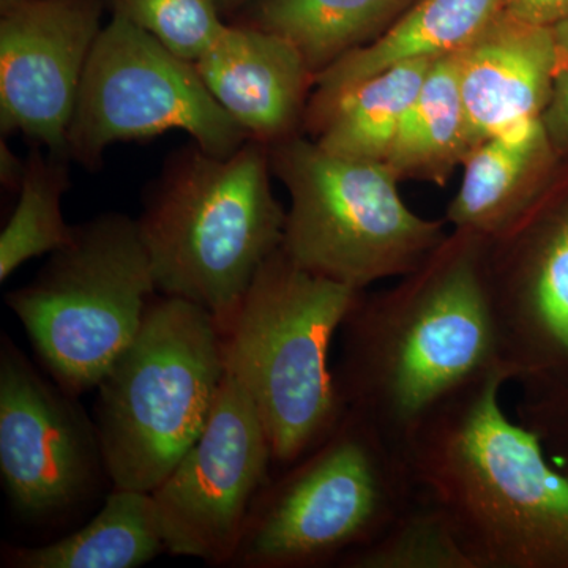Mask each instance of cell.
<instances>
[{
	"label": "cell",
	"instance_id": "6",
	"mask_svg": "<svg viewBox=\"0 0 568 568\" xmlns=\"http://www.w3.org/2000/svg\"><path fill=\"white\" fill-rule=\"evenodd\" d=\"M257 497L234 559L313 567L379 536L416 497L402 447L346 409L320 446Z\"/></svg>",
	"mask_w": 568,
	"mask_h": 568
},
{
	"label": "cell",
	"instance_id": "13",
	"mask_svg": "<svg viewBox=\"0 0 568 568\" xmlns=\"http://www.w3.org/2000/svg\"><path fill=\"white\" fill-rule=\"evenodd\" d=\"M487 274L503 358L518 383H568V197L499 237Z\"/></svg>",
	"mask_w": 568,
	"mask_h": 568
},
{
	"label": "cell",
	"instance_id": "10",
	"mask_svg": "<svg viewBox=\"0 0 568 568\" xmlns=\"http://www.w3.org/2000/svg\"><path fill=\"white\" fill-rule=\"evenodd\" d=\"M272 462L263 418L226 373L203 435L152 491L166 551L233 560Z\"/></svg>",
	"mask_w": 568,
	"mask_h": 568
},
{
	"label": "cell",
	"instance_id": "29",
	"mask_svg": "<svg viewBox=\"0 0 568 568\" xmlns=\"http://www.w3.org/2000/svg\"><path fill=\"white\" fill-rule=\"evenodd\" d=\"M216 2H219L220 10H231L242 6V3L248 2V0H216Z\"/></svg>",
	"mask_w": 568,
	"mask_h": 568
},
{
	"label": "cell",
	"instance_id": "1",
	"mask_svg": "<svg viewBox=\"0 0 568 568\" xmlns=\"http://www.w3.org/2000/svg\"><path fill=\"white\" fill-rule=\"evenodd\" d=\"M499 364L433 407L402 444L416 495L474 568H568V474L503 407Z\"/></svg>",
	"mask_w": 568,
	"mask_h": 568
},
{
	"label": "cell",
	"instance_id": "21",
	"mask_svg": "<svg viewBox=\"0 0 568 568\" xmlns=\"http://www.w3.org/2000/svg\"><path fill=\"white\" fill-rule=\"evenodd\" d=\"M413 3L414 0H261L253 26L290 40L316 77L383 36Z\"/></svg>",
	"mask_w": 568,
	"mask_h": 568
},
{
	"label": "cell",
	"instance_id": "26",
	"mask_svg": "<svg viewBox=\"0 0 568 568\" xmlns=\"http://www.w3.org/2000/svg\"><path fill=\"white\" fill-rule=\"evenodd\" d=\"M556 43V71L544 114L545 129L558 152H568V20L551 26Z\"/></svg>",
	"mask_w": 568,
	"mask_h": 568
},
{
	"label": "cell",
	"instance_id": "16",
	"mask_svg": "<svg viewBox=\"0 0 568 568\" xmlns=\"http://www.w3.org/2000/svg\"><path fill=\"white\" fill-rule=\"evenodd\" d=\"M558 149L544 119L519 123L488 138L463 162V181L447 209L455 231L493 241L538 205Z\"/></svg>",
	"mask_w": 568,
	"mask_h": 568
},
{
	"label": "cell",
	"instance_id": "19",
	"mask_svg": "<svg viewBox=\"0 0 568 568\" xmlns=\"http://www.w3.org/2000/svg\"><path fill=\"white\" fill-rule=\"evenodd\" d=\"M433 61L396 63L339 95L313 123L317 144L343 159L387 163Z\"/></svg>",
	"mask_w": 568,
	"mask_h": 568
},
{
	"label": "cell",
	"instance_id": "3",
	"mask_svg": "<svg viewBox=\"0 0 568 568\" xmlns=\"http://www.w3.org/2000/svg\"><path fill=\"white\" fill-rule=\"evenodd\" d=\"M271 171L265 142L226 156L194 145L171 159L138 220L156 291L203 306L222 331L283 244Z\"/></svg>",
	"mask_w": 568,
	"mask_h": 568
},
{
	"label": "cell",
	"instance_id": "8",
	"mask_svg": "<svg viewBox=\"0 0 568 568\" xmlns=\"http://www.w3.org/2000/svg\"><path fill=\"white\" fill-rule=\"evenodd\" d=\"M28 286L6 297L55 383L80 395L99 387L140 334L156 293L140 223L99 216L74 227Z\"/></svg>",
	"mask_w": 568,
	"mask_h": 568
},
{
	"label": "cell",
	"instance_id": "27",
	"mask_svg": "<svg viewBox=\"0 0 568 568\" xmlns=\"http://www.w3.org/2000/svg\"><path fill=\"white\" fill-rule=\"evenodd\" d=\"M504 13L538 26L568 20V0H503Z\"/></svg>",
	"mask_w": 568,
	"mask_h": 568
},
{
	"label": "cell",
	"instance_id": "14",
	"mask_svg": "<svg viewBox=\"0 0 568 568\" xmlns=\"http://www.w3.org/2000/svg\"><path fill=\"white\" fill-rule=\"evenodd\" d=\"M454 54L474 148L511 126L544 118L556 71L551 26L530 24L499 11Z\"/></svg>",
	"mask_w": 568,
	"mask_h": 568
},
{
	"label": "cell",
	"instance_id": "12",
	"mask_svg": "<svg viewBox=\"0 0 568 568\" xmlns=\"http://www.w3.org/2000/svg\"><path fill=\"white\" fill-rule=\"evenodd\" d=\"M102 0H20L0 18V126L65 155Z\"/></svg>",
	"mask_w": 568,
	"mask_h": 568
},
{
	"label": "cell",
	"instance_id": "24",
	"mask_svg": "<svg viewBox=\"0 0 568 568\" xmlns=\"http://www.w3.org/2000/svg\"><path fill=\"white\" fill-rule=\"evenodd\" d=\"M179 58L196 62L224 31L216 0H108Z\"/></svg>",
	"mask_w": 568,
	"mask_h": 568
},
{
	"label": "cell",
	"instance_id": "7",
	"mask_svg": "<svg viewBox=\"0 0 568 568\" xmlns=\"http://www.w3.org/2000/svg\"><path fill=\"white\" fill-rule=\"evenodd\" d=\"M286 185L283 252L298 267L357 291L416 271L447 239L444 222L407 207L386 163L343 159L290 136L268 144Z\"/></svg>",
	"mask_w": 568,
	"mask_h": 568
},
{
	"label": "cell",
	"instance_id": "17",
	"mask_svg": "<svg viewBox=\"0 0 568 568\" xmlns=\"http://www.w3.org/2000/svg\"><path fill=\"white\" fill-rule=\"evenodd\" d=\"M500 9L503 0H414L383 36L316 74L308 122L313 125L339 95L388 67L462 50Z\"/></svg>",
	"mask_w": 568,
	"mask_h": 568
},
{
	"label": "cell",
	"instance_id": "22",
	"mask_svg": "<svg viewBox=\"0 0 568 568\" xmlns=\"http://www.w3.org/2000/svg\"><path fill=\"white\" fill-rule=\"evenodd\" d=\"M69 171L58 155L44 159L31 152L20 185V200L0 234V280L41 254L69 245L74 227L62 215V196L69 189Z\"/></svg>",
	"mask_w": 568,
	"mask_h": 568
},
{
	"label": "cell",
	"instance_id": "5",
	"mask_svg": "<svg viewBox=\"0 0 568 568\" xmlns=\"http://www.w3.org/2000/svg\"><path fill=\"white\" fill-rule=\"evenodd\" d=\"M226 362L223 332L203 306L153 298L140 334L99 384L104 470L114 488L152 493L203 435Z\"/></svg>",
	"mask_w": 568,
	"mask_h": 568
},
{
	"label": "cell",
	"instance_id": "25",
	"mask_svg": "<svg viewBox=\"0 0 568 568\" xmlns=\"http://www.w3.org/2000/svg\"><path fill=\"white\" fill-rule=\"evenodd\" d=\"M517 405L518 422L532 429L548 457L568 474V383H523Z\"/></svg>",
	"mask_w": 568,
	"mask_h": 568
},
{
	"label": "cell",
	"instance_id": "28",
	"mask_svg": "<svg viewBox=\"0 0 568 568\" xmlns=\"http://www.w3.org/2000/svg\"><path fill=\"white\" fill-rule=\"evenodd\" d=\"M0 160H2V182L6 183L7 186H17L20 189L22 175H24L26 163H22L21 160H18L14 156V153L7 148L6 142H2V149H0Z\"/></svg>",
	"mask_w": 568,
	"mask_h": 568
},
{
	"label": "cell",
	"instance_id": "2",
	"mask_svg": "<svg viewBox=\"0 0 568 568\" xmlns=\"http://www.w3.org/2000/svg\"><path fill=\"white\" fill-rule=\"evenodd\" d=\"M488 241L455 231L386 293L364 291L342 325L336 386L354 410L402 447L422 418L499 364Z\"/></svg>",
	"mask_w": 568,
	"mask_h": 568
},
{
	"label": "cell",
	"instance_id": "20",
	"mask_svg": "<svg viewBox=\"0 0 568 568\" xmlns=\"http://www.w3.org/2000/svg\"><path fill=\"white\" fill-rule=\"evenodd\" d=\"M473 149L452 52L429 67L386 164L399 181L416 179L444 185Z\"/></svg>",
	"mask_w": 568,
	"mask_h": 568
},
{
	"label": "cell",
	"instance_id": "9",
	"mask_svg": "<svg viewBox=\"0 0 568 568\" xmlns=\"http://www.w3.org/2000/svg\"><path fill=\"white\" fill-rule=\"evenodd\" d=\"M173 130L189 133L203 151L219 156L252 140L216 103L193 62L112 14L85 65L67 155L93 166L114 142Z\"/></svg>",
	"mask_w": 568,
	"mask_h": 568
},
{
	"label": "cell",
	"instance_id": "11",
	"mask_svg": "<svg viewBox=\"0 0 568 568\" xmlns=\"http://www.w3.org/2000/svg\"><path fill=\"white\" fill-rule=\"evenodd\" d=\"M61 386H52L7 336L0 349V476L29 519L65 514L104 467L99 433Z\"/></svg>",
	"mask_w": 568,
	"mask_h": 568
},
{
	"label": "cell",
	"instance_id": "30",
	"mask_svg": "<svg viewBox=\"0 0 568 568\" xmlns=\"http://www.w3.org/2000/svg\"><path fill=\"white\" fill-rule=\"evenodd\" d=\"M17 2H20V0H0V11L10 9Z\"/></svg>",
	"mask_w": 568,
	"mask_h": 568
},
{
	"label": "cell",
	"instance_id": "23",
	"mask_svg": "<svg viewBox=\"0 0 568 568\" xmlns=\"http://www.w3.org/2000/svg\"><path fill=\"white\" fill-rule=\"evenodd\" d=\"M339 562L346 568H474L440 515L417 495L379 536Z\"/></svg>",
	"mask_w": 568,
	"mask_h": 568
},
{
	"label": "cell",
	"instance_id": "18",
	"mask_svg": "<svg viewBox=\"0 0 568 568\" xmlns=\"http://www.w3.org/2000/svg\"><path fill=\"white\" fill-rule=\"evenodd\" d=\"M166 551L152 493L114 488L97 517L71 536L39 548L10 549V567L134 568Z\"/></svg>",
	"mask_w": 568,
	"mask_h": 568
},
{
	"label": "cell",
	"instance_id": "15",
	"mask_svg": "<svg viewBox=\"0 0 568 568\" xmlns=\"http://www.w3.org/2000/svg\"><path fill=\"white\" fill-rule=\"evenodd\" d=\"M194 65L216 103L265 144L293 136L315 85L302 52L256 26H226Z\"/></svg>",
	"mask_w": 568,
	"mask_h": 568
},
{
	"label": "cell",
	"instance_id": "4",
	"mask_svg": "<svg viewBox=\"0 0 568 568\" xmlns=\"http://www.w3.org/2000/svg\"><path fill=\"white\" fill-rule=\"evenodd\" d=\"M361 293L298 267L280 246L222 331L226 373L252 398L280 465L320 446L345 414L328 353Z\"/></svg>",
	"mask_w": 568,
	"mask_h": 568
}]
</instances>
